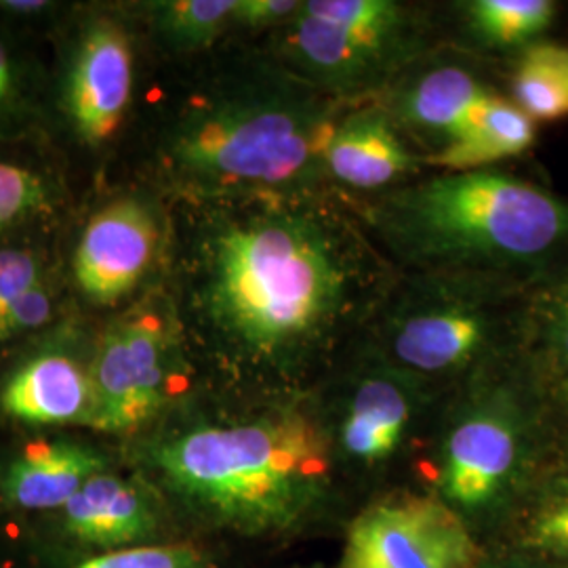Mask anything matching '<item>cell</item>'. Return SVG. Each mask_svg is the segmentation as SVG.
<instances>
[{"instance_id": "484cf974", "label": "cell", "mask_w": 568, "mask_h": 568, "mask_svg": "<svg viewBox=\"0 0 568 568\" xmlns=\"http://www.w3.org/2000/svg\"><path fill=\"white\" fill-rule=\"evenodd\" d=\"M41 283L39 262L32 253L18 248L0 251V321L26 291Z\"/></svg>"}, {"instance_id": "d4e9b609", "label": "cell", "mask_w": 568, "mask_h": 568, "mask_svg": "<svg viewBox=\"0 0 568 568\" xmlns=\"http://www.w3.org/2000/svg\"><path fill=\"white\" fill-rule=\"evenodd\" d=\"M49 206L41 178L18 164L0 163V232Z\"/></svg>"}, {"instance_id": "f1b7e54d", "label": "cell", "mask_w": 568, "mask_h": 568, "mask_svg": "<svg viewBox=\"0 0 568 568\" xmlns=\"http://www.w3.org/2000/svg\"><path fill=\"white\" fill-rule=\"evenodd\" d=\"M474 568H554L532 560L523 554L516 551H508V549H487V554L483 556V560Z\"/></svg>"}, {"instance_id": "4fadbf2b", "label": "cell", "mask_w": 568, "mask_h": 568, "mask_svg": "<svg viewBox=\"0 0 568 568\" xmlns=\"http://www.w3.org/2000/svg\"><path fill=\"white\" fill-rule=\"evenodd\" d=\"M133 68V49L121 23H91L65 87L68 114L81 140L100 145L116 133L131 103Z\"/></svg>"}, {"instance_id": "30bf717a", "label": "cell", "mask_w": 568, "mask_h": 568, "mask_svg": "<svg viewBox=\"0 0 568 568\" xmlns=\"http://www.w3.org/2000/svg\"><path fill=\"white\" fill-rule=\"evenodd\" d=\"M485 554L440 499L417 487H389L349 514L333 568H474Z\"/></svg>"}, {"instance_id": "2e32d148", "label": "cell", "mask_w": 568, "mask_h": 568, "mask_svg": "<svg viewBox=\"0 0 568 568\" xmlns=\"http://www.w3.org/2000/svg\"><path fill=\"white\" fill-rule=\"evenodd\" d=\"M110 467L100 448L74 438H37L0 471V501L28 516H51Z\"/></svg>"}, {"instance_id": "4dcf8cb0", "label": "cell", "mask_w": 568, "mask_h": 568, "mask_svg": "<svg viewBox=\"0 0 568 568\" xmlns=\"http://www.w3.org/2000/svg\"><path fill=\"white\" fill-rule=\"evenodd\" d=\"M0 7L7 11H13V13H39V11H44L49 4L42 0H4V2H0Z\"/></svg>"}, {"instance_id": "8992f818", "label": "cell", "mask_w": 568, "mask_h": 568, "mask_svg": "<svg viewBox=\"0 0 568 568\" xmlns=\"http://www.w3.org/2000/svg\"><path fill=\"white\" fill-rule=\"evenodd\" d=\"M516 284L480 274L403 272L365 326L361 354L438 394L514 358L523 314Z\"/></svg>"}, {"instance_id": "5b68a950", "label": "cell", "mask_w": 568, "mask_h": 568, "mask_svg": "<svg viewBox=\"0 0 568 568\" xmlns=\"http://www.w3.org/2000/svg\"><path fill=\"white\" fill-rule=\"evenodd\" d=\"M344 102L300 77L236 91L190 110L169 138V163L204 192L318 194Z\"/></svg>"}, {"instance_id": "8fae6325", "label": "cell", "mask_w": 568, "mask_h": 568, "mask_svg": "<svg viewBox=\"0 0 568 568\" xmlns=\"http://www.w3.org/2000/svg\"><path fill=\"white\" fill-rule=\"evenodd\" d=\"M44 520L65 556L140 548L185 535L152 483L140 471L122 474L112 467Z\"/></svg>"}, {"instance_id": "5bb4252c", "label": "cell", "mask_w": 568, "mask_h": 568, "mask_svg": "<svg viewBox=\"0 0 568 568\" xmlns=\"http://www.w3.org/2000/svg\"><path fill=\"white\" fill-rule=\"evenodd\" d=\"M497 93L459 63H438L406 79L386 110L406 135L429 143L432 156L464 142Z\"/></svg>"}, {"instance_id": "4316f807", "label": "cell", "mask_w": 568, "mask_h": 568, "mask_svg": "<svg viewBox=\"0 0 568 568\" xmlns=\"http://www.w3.org/2000/svg\"><path fill=\"white\" fill-rule=\"evenodd\" d=\"M53 312L51 293L44 284H34L30 291H26L13 307L2 316L0 321V342L20 337L28 331H34L49 321Z\"/></svg>"}, {"instance_id": "ac0fdd59", "label": "cell", "mask_w": 568, "mask_h": 568, "mask_svg": "<svg viewBox=\"0 0 568 568\" xmlns=\"http://www.w3.org/2000/svg\"><path fill=\"white\" fill-rule=\"evenodd\" d=\"M520 363L548 396L568 389V264L549 272L528 295Z\"/></svg>"}, {"instance_id": "e0dca14e", "label": "cell", "mask_w": 568, "mask_h": 568, "mask_svg": "<svg viewBox=\"0 0 568 568\" xmlns=\"http://www.w3.org/2000/svg\"><path fill=\"white\" fill-rule=\"evenodd\" d=\"M0 408L7 417L28 426L89 427L93 415L91 371L68 354H39L4 382Z\"/></svg>"}, {"instance_id": "1f68e13d", "label": "cell", "mask_w": 568, "mask_h": 568, "mask_svg": "<svg viewBox=\"0 0 568 568\" xmlns=\"http://www.w3.org/2000/svg\"><path fill=\"white\" fill-rule=\"evenodd\" d=\"M551 398H560V400H565V406H567V434H565V447H567L568 453V389L567 392H562V394L551 396Z\"/></svg>"}, {"instance_id": "ba28073f", "label": "cell", "mask_w": 568, "mask_h": 568, "mask_svg": "<svg viewBox=\"0 0 568 568\" xmlns=\"http://www.w3.org/2000/svg\"><path fill=\"white\" fill-rule=\"evenodd\" d=\"M422 28L394 0H307L286 23L284 51L300 79L333 100L379 89L415 58Z\"/></svg>"}, {"instance_id": "9c48e42d", "label": "cell", "mask_w": 568, "mask_h": 568, "mask_svg": "<svg viewBox=\"0 0 568 568\" xmlns=\"http://www.w3.org/2000/svg\"><path fill=\"white\" fill-rule=\"evenodd\" d=\"M91 429L114 436L150 432L182 405L185 379L178 333L156 314H140L103 335L93 363Z\"/></svg>"}, {"instance_id": "7c38bea8", "label": "cell", "mask_w": 568, "mask_h": 568, "mask_svg": "<svg viewBox=\"0 0 568 568\" xmlns=\"http://www.w3.org/2000/svg\"><path fill=\"white\" fill-rule=\"evenodd\" d=\"M161 224L138 199L108 204L84 227L74 255V274L87 300L114 304L142 283L156 262Z\"/></svg>"}, {"instance_id": "277c9868", "label": "cell", "mask_w": 568, "mask_h": 568, "mask_svg": "<svg viewBox=\"0 0 568 568\" xmlns=\"http://www.w3.org/2000/svg\"><path fill=\"white\" fill-rule=\"evenodd\" d=\"M546 396L520 361L493 366L440 396L410 464L487 549L541 476Z\"/></svg>"}, {"instance_id": "83f0119b", "label": "cell", "mask_w": 568, "mask_h": 568, "mask_svg": "<svg viewBox=\"0 0 568 568\" xmlns=\"http://www.w3.org/2000/svg\"><path fill=\"white\" fill-rule=\"evenodd\" d=\"M297 0H236L232 21L244 28L286 26L300 11Z\"/></svg>"}, {"instance_id": "6da1fadb", "label": "cell", "mask_w": 568, "mask_h": 568, "mask_svg": "<svg viewBox=\"0 0 568 568\" xmlns=\"http://www.w3.org/2000/svg\"><path fill=\"white\" fill-rule=\"evenodd\" d=\"M392 262L318 194L255 196L199 243L196 305L225 352L274 392L318 386L394 284Z\"/></svg>"}, {"instance_id": "cb8c5ba5", "label": "cell", "mask_w": 568, "mask_h": 568, "mask_svg": "<svg viewBox=\"0 0 568 568\" xmlns=\"http://www.w3.org/2000/svg\"><path fill=\"white\" fill-rule=\"evenodd\" d=\"M236 0H166L154 2L152 13L164 41L182 51L203 49L232 21Z\"/></svg>"}, {"instance_id": "d6986e66", "label": "cell", "mask_w": 568, "mask_h": 568, "mask_svg": "<svg viewBox=\"0 0 568 568\" xmlns=\"http://www.w3.org/2000/svg\"><path fill=\"white\" fill-rule=\"evenodd\" d=\"M488 549L568 568V466L541 471Z\"/></svg>"}, {"instance_id": "f546056e", "label": "cell", "mask_w": 568, "mask_h": 568, "mask_svg": "<svg viewBox=\"0 0 568 568\" xmlns=\"http://www.w3.org/2000/svg\"><path fill=\"white\" fill-rule=\"evenodd\" d=\"M13 87V74H11V63L7 58V51L0 44V103L4 102L11 93Z\"/></svg>"}, {"instance_id": "3957f363", "label": "cell", "mask_w": 568, "mask_h": 568, "mask_svg": "<svg viewBox=\"0 0 568 568\" xmlns=\"http://www.w3.org/2000/svg\"><path fill=\"white\" fill-rule=\"evenodd\" d=\"M408 274H480L518 283L568 253V201L508 173L445 171L384 194L361 213ZM558 270V267H554Z\"/></svg>"}, {"instance_id": "ffe728a7", "label": "cell", "mask_w": 568, "mask_h": 568, "mask_svg": "<svg viewBox=\"0 0 568 568\" xmlns=\"http://www.w3.org/2000/svg\"><path fill=\"white\" fill-rule=\"evenodd\" d=\"M537 122L504 95H495L466 140L432 156L445 171H478L527 152L535 142Z\"/></svg>"}, {"instance_id": "52a82bcc", "label": "cell", "mask_w": 568, "mask_h": 568, "mask_svg": "<svg viewBox=\"0 0 568 568\" xmlns=\"http://www.w3.org/2000/svg\"><path fill=\"white\" fill-rule=\"evenodd\" d=\"M328 440L345 487L368 497L386 490L398 466L413 464L443 394L371 356L328 386H316Z\"/></svg>"}, {"instance_id": "7a4b0ae2", "label": "cell", "mask_w": 568, "mask_h": 568, "mask_svg": "<svg viewBox=\"0 0 568 568\" xmlns=\"http://www.w3.org/2000/svg\"><path fill=\"white\" fill-rule=\"evenodd\" d=\"M138 464L185 535L286 544L349 518L316 387L239 410L175 406Z\"/></svg>"}, {"instance_id": "603a6c76", "label": "cell", "mask_w": 568, "mask_h": 568, "mask_svg": "<svg viewBox=\"0 0 568 568\" xmlns=\"http://www.w3.org/2000/svg\"><path fill=\"white\" fill-rule=\"evenodd\" d=\"M53 568H232L209 539L183 535L108 554L61 556Z\"/></svg>"}, {"instance_id": "44dd1931", "label": "cell", "mask_w": 568, "mask_h": 568, "mask_svg": "<svg viewBox=\"0 0 568 568\" xmlns=\"http://www.w3.org/2000/svg\"><path fill=\"white\" fill-rule=\"evenodd\" d=\"M509 100L535 122L568 119V44H527L514 68Z\"/></svg>"}, {"instance_id": "9a60e30c", "label": "cell", "mask_w": 568, "mask_h": 568, "mask_svg": "<svg viewBox=\"0 0 568 568\" xmlns=\"http://www.w3.org/2000/svg\"><path fill=\"white\" fill-rule=\"evenodd\" d=\"M422 166L386 105L352 108L326 148V178L354 192L384 194L405 185Z\"/></svg>"}, {"instance_id": "7402d4cb", "label": "cell", "mask_w": 568, "mask_h": 568, "mask_svg": "<svg viewBox=\"0 0 568 568\" xmlns=\"http://www.w3.org/2000/svg\"><path fill=\"white\" fill-rule=\"evenodd\" d=\"M466 26L488 47L525 49L549 28L556 16L551 0H469L464 4Z\"/></svg>"}]
</instances>
